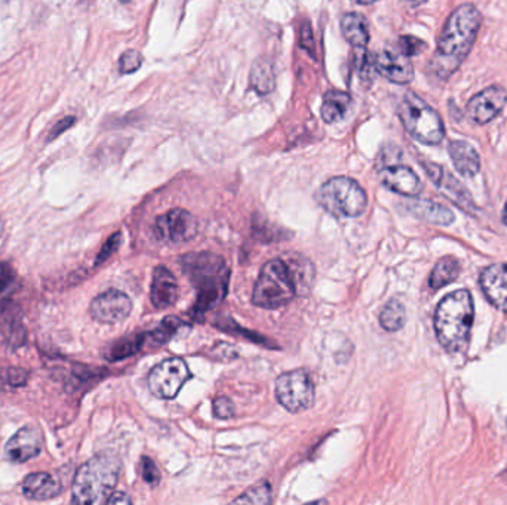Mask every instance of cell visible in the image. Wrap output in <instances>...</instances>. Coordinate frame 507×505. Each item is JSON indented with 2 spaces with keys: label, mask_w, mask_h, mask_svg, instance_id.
<instances>
[{
  "label": "cell",
  "mask_w": 507,
  "mask_h": 505,
  "mask_svg": "<svg viewBox=\"0 0 507 505\" xmlns=\"http://www.w3.org/2000/svg\"><path fill=\"white\" fill-rule=\"evenodd\" d=\"M481 25L482 16L473 5H462L451 14L431 61V72L438 79L447 81L463 64L475 44Z\"/></svg>",
  "instance_id": "6da1fadb"
},
{
  "label": "cell",
  "mask_w": 507,
  "mask_h": 505,
  "mask_svg": "<svg viewBox=\"0 0 507 505\" xmlns=\"http://www.w3.org/2000/svg\"><path fill=\"white\" fill-rule=\"evenodd\" d=\"M473 325V300L466 289L448 293L439 302L435 331L439 344L450 353H462L469 345Z\"/></svg>",
  "instance_id": "7a4b0ae2"
},
{
  "label": "cell",
  "mask_w": 507,
  "mask_h": 505,
  "mask_svg": "<svg viewBox=\"0 0 507 505\" xmlns=\"http://www.w3.org/2000/svg\"><path fill=\"white\" fill-rule=\"evenodd\" d=\"M182 265L196 288L197 309L208 312L225 297L230 273L222 257L211 252L187 253Z\"/></svg>",
  "instance_id": "3957f363"
},
{
  "label": "cell",
  "mask_w": 507,
  "mask_h": 505,
  "mask_svg": "<svg viewBox=\"0 0 507 505\" xmlns=\"http://www.w3.org/2000/svg\"><path fill=\"white\" fill-rule=\"evenodd\" d=\"M121 461L112 453H100L77 470L72 488L73 504H104L116 488Z\"/></svg>",
  "instance_id": "277c9868"
},
{
  "label": "cell",
  "mask_w": 507,
  "mask_h": 505,
  "mask_svg": "<svg viewBox=\"0 0 507 505\" xmlns=\"http://www.w3.org/2000/svg\"><path fill=\"white\" fill-rule=\"evenodd\" d=\"M297 292L294 277L285 261L274 258L263 265L254 286L253 304L260 309L276 310L288 304Z\"/></svg>",
  "instance_id": "5b68a950"
},
{
  "label": "cell",
  "mask_w": 507,
  "mask_h": 505,
  "mask_svg": "<svg viewBox=\"0 0 507 505\" xmlns=\"http://www.w3.org/2000/svg\"><path fill=\"white\" fill-rule=\"evenodd\" d=\"M399 119L403 128L422 144L436 145L445 137L443 122L439 113L432 109L417 94L407 93L399 103Z\"/></svg>",
  "instance_id": "8992f818"
},
{
  "label": "cell",
  "mask_w": 507,
  "mask_h": 505,
  "mask_svg": "<svg viewBox=\"0 0 507 505\" xmlns=\"http://www.w3.org/2000/svg\"><path fill=\"white\" fill-rule=\"evenodd\" d=\"M318 202L326 213L337 218H356L365 213L368 197L358 181L335 177L319 189Z\"/></svg>",
  "instance_id": "52a82bcc"
},
{
  "label": "cell",
  "mask_w": 507,
  "mask_h": 505,
  "mask_svg": "<svg viewBox=\"0 0 507 505\" xmlns=\"http://www.w3.org/2000/svg\"><path fill=\"white\" fill-rule=\"evenodd\" d=\"M276 397L288 412L310 410L314 403V385L309 373L303 369L282 373L276 380Z\"/></svg>",
  "instance_id": "ba28073f"
},
{
  "label": "cell",
  "mask_w": 507,
  "mask_h": 505,
  "mask_svg": "<svg viewBox=\"0 0 507 505\" xmlns=\"http://www.w3.org/2000/svg\"><path fill=\"white\" fill-rule=\"evenodd\" d=\"M192 378L189 366L180 357H171L150 371L147 385L154 396L171 401Z\"/></svg>",
  "instance_id": "9c48e42d"
},
{
  "label": "cell",
  "mask_w": 507,
  "mask_h": 505,
  "mask_svg": "<svg viewBox=\"0 0 507 505\" xmlns=\"http://www.w3.org/2000/svg\"><path fill=\"white\" fill-rule=\"evenodd\" d=\"M157 241L166 245H182L197 234V220L185 209H171L157 217L154 224Z\"/></svg>",
  "instance_id": "30bf717a"
},
{
  "label": "cell",
  "mask_w": 507,
  "mask_h": 505,
  "mask_svg": "<svg viewBox=\"0 0 507 505\" xmlns=\"http://www.w3.org/2000/svg\"><path fill=\"white\" fill-rule=\"evenodd\" d=\"M133 312V300L122 291L110 289L94 298L89 307V313L105 325H114L128 319Z\"/></svg>",
  "instance_id": "8fae6325"
},
{
  "label": "cell",
  "mask_w": 507,
  "mask_h": 505,
  "mask_svg": "<svg viewBox=\"0 0 507 505\" xmlns=\"http://www.w3.org/2000/svg\"><path fill=\"white\" fill-rule=\"evenodd\" d=\"M507 104V91L503 86L492 84L476 94L467 103V114L478 124H490L503 112Z\"/></svg>",
  "instance_id": "7c38bea8"
},
{
  "label": "cell",
  "mask_w": 507,
  "mask_h": 505,
  "mask_svg": "<svg viewBox=\"0 0 507 505\" xmlns=\"http://www.w3.org/2000/svg\"><path fill=\"white\" fill-rule=\"evenodd\" d=\"M42 450H44V434L41 430L33 425H25L18 430L5 446L6 458L16 464L36 458Z\"/></svg>",
  "instance_id": "4fadbf2b"
},
{
  "label": "cell",
  "mask_w": 507,
  "mask_h": 505,
  "mask_svg": "<svg viewBox=\"0 0 507 505\" xmlns=\"http://www.w3.org/2000/svg\"><path fill=\"white\" fill-rule=\"evenodd\" d=\"M375 69L386 77L387 81L398 84H410L414 79V67L411 64L410 56L403 55L396 49H383L374 55Z\"/></svg>",
  "instance_id": "5bb4252c"
},
{
  "label": "cell",
  "mask_w": 507,
  "mask_h": 505,
  "mask_svg": "<svg viewBox=\"0 0 507 505\" xmlns=\"http://www.w3.org/2000/svg\"><path fill=\"white\" fill-rule=\"evenodd\" d=\"M380 181L386 189L398 193L401 196H419L422 190V183L419 175L403 164L384 166L379 173Z\"/></svg>",
  "instance_id": "9a60e30c"
},
{
  "label": "cell",
  "mask_w": 507,
  "mask_h": 505,
  "mask_svg": "<svg viewBox=\"0 0 507 505\" xmlns=\"http://www.w3.org/2000/svg\"><path fill=\"white\" fill-rule=\"evenodd\" d=\"M422 168L429 178L435 183L436 187L442 190L460 208H463L464 211L475 209V203L472 201L467 190L451 173H445V169L441 164L433 163V162H422Z\"/></svg>",
  "instance_id": "2e32d148"
},
{
  "label": "cell",
  "mask_w": 507,
  "mask_h": 505,
  "mask_svg": "<svg viewBox=\"0 0 507 505\" xmlns=\"http://www.w3.org/2000/svg\"><path fill=\"white\" fill-rule=\"evenodd\" d=\"M481 288L494 307L507 312V264H492L483 270Z\"/></svg>",
  "instance_id": "e0dca14e"
},
{
  "label": "cell",
  "mask_w": 507,
  "mask_h": 505,
  "mask_svg": "<svg viewBox=\"0 0 507 505\" xmlns=\"http://www.w3.org/2000/svg\"><path fill=\"white\" fill-rule=\"evenodd\" d=\"M180 295V286L177 279L165 265H159L154 269V282H152V302L156 309H168L175 304Z\"/></svg>",
  "instance_id": "ac0fdd59"
},
{
  "label": "cell",
  "mask_w": 507,
  "mask_h": 505,
  "mask_svg": "<svg viewBox=\"0 0 507 505\" xmlns=\"http://www.w3.org/2000/svg\"><path fill=\"white\" fill-rule=\"evenodd\" d=\"M21 490L28 500L45 501V500L58 497L63 490V486L58 479L54 478L53 474L41 471V473L28 474L23 481Z\"/></svg>",
  "instance_id": "d6986e66"
},
{
  "label": "cell",
  "mask_w": 507,
  "mask_h": 505,
  "mask_svg": "<svg viewBox=\"0 0 507 505\" xmlns=\"http://www.w3.org/2000/svg\"><path fill=\"white\" fill-rule=\"evenodd\" d=\"M448 152H450L451 161L457 169V173H462L463 177H475L479 173L481 159H479L475 147L469 144L467 141H451Z\"/></svg>",
  "instance_id": "ffe728a7"
},
{
  "label": "cell",
  "mask_w": 507,
  "mask_h": 505,
  "mask_svg": "<svg viewBox=\"0 0 507 505\" xmlns=\"http://www.w3.org/2000/svg\"><path fill=\"white\" fill-rule=\"evenodd\" d=\"M407 209L415 217L432 223V224L450 225L454 221L452 211L436 202L414 199V201L408 202Z\"/></svg>",
  "instance_id": "44dd1931"
},
{
  "label": "cell",
  "mask_w": 507,
  "mask_h": 505,
  "mask_svg": "<svg viewBox=\"0 0 507 505\" xmlns=\"http://www.w3.org/2000/svg\"><path fill=\"white\" fill-rule=\"evenodd\" d=\"M352 104H353V101L347 93H343V91L326 93L323 104V121L334 124V122L346 119L347 114L351 112Z\"/></svg>",
  "instance_id": "7402d4cb"
},
{
  "label": "cell",
  "mask_w": 507,
  "mask_h": 505,
  "mask_svg": "<svg viewBox=\"0 0 507 505\" xmlns=\"http://www.w3.org/2000/svg\"><path fill=\"white\" fill-rule=\"evenodd\" d=\"M342 33L353 48H366L370 44V30L365 18L359 14H346L342 18Z\"/></svg>",
  "instance_id": "603a6c76"
},
{
  "label": "cell",
  "mask_w": 507,
  "mask_h": 505,
  "mask_svg": "<svg viewBox=\"0 0 507 505\" xmlns=\"http://www.w3.org/2000/svg\"><path fill=\"white\" fill-rule=\"evenodd\" d=\"M462 267L459 261L452 257H443L438 261L435 269L432 270L431 277H429V285L433 291L450 285L452 282L457 281L460 276Z\"/></svg>",
  "instance_id": "cb8c5ba5"
},
{
  "label": "cell",
  "mask_w": 507,
  "mask_h": 505,
  "mask_svg": "<svg viewBox=\"0 0 507 505\" xmlns=\"http://www.w3.org/2000/svg\"><path fill=\"white\" fill-rule=\"evenodd\" d=\"M405 321H407L405 307L398 300L389 301L380 313V325L389 332H396L399 329H403Z\"/></svg>",
  "instance_id": "d4e9b609"
},
{
  "label": "cell",
  "mask_w": 507,
  "mask_h": 505,
  "mask_svg": "<svg viewBox=\"0 0 507 505\" xmlns=\"http://www.w3.org/2000/svg\"><path fill=\"white\" fill-rule=\"evenodd\" d=\"M274 72L273 65L269 61H258L254 65L253 74H251V84L253 88L262 95L272 93L274 89Z\"/></svg>",
  "instance_id": "484cf974"
},
{
  "label": "cell",
  "mask_w": 507,
  "mask_h": 505,
  "mask_svg": "<svg viewBox=\"0 0 507 505\" xmlns=\"http://www.w3.org/2000/svg\"><path fill=\"white\" fill-rule=\"evenodd\" d=\"M354 67L363 82L374 81L375 72H377L374 55H371L366 48H354Z\"/></svg>",
  "instance_id": "4316f807"
},
{
  "label": "cell",
  "mask_w": 507,
  "mask_h": 505,
  "mask_svg": "<svg viewBox=\"0 0 507 505\" xmlns=\"http://www.w3.org/2000/svg\"><path fill=\"white\" fill-rule=\"evenodd\" d=\"M234 502H242V504H270L272 502V490L267 481H263L260 485L255 486L253 490L244 493L242 497L236 498Z\"/></svg>",
  "instance_id": "83f0119b"
},
{
  "label": "cell",
  "mask_w": 507,
  "mask_h": 505,
  "mask_svg": "<svg viewBox=\"0 0 507 505\" xmlns=\"http://www.w3.org/2000/svg\"><path fill=\"white\" fill-rule=\"evenodd\" d=\"M141 344H143V340L140 338H126L124 342H117L112 350H110L109 359L110 361H121V359H125V357L131 356V354L137 353L140 350Z\"/></svg>",
  "instance_id": "f1b7e54d"
},
{
  "label": "cell",
  "mask_w": 507,
  "mask_h": 505,
  "mask_svg": "<svg viewBox=\"0 0 507 505\" xmlns=\"http://www.w3.org/2000/svg\"><path fill=\"white\" fill-rule=\"evenodd\" d=\"M143 64V55L135 49H129L126 53L122 54L119 60V72L122 74H131L137 72Z\"/></svg>",
  "instance_id": "f546056e"
},
{
  "label": "cell",
  "mask_w": 507,
  "mask_h": 505,
  "mask_svg": "<svg viewBox=\"0 0 507 505\" xmlns=\"http://www.w3.org/2000/svg\"><path fill=\"white\" fill-rule=\"evenodd\" d=\"M214 415L220 418V420H229V418L234 417V403L229 397L222 396L214 399L213 403Z\"/></svg>",
  "instance_id": "4dcf8cb0"
},
{
  "label": "cell",
  "mask_w": 507,
  "mask_h": 505,
  "mask_svg": "<svg viewBox=\"0 0 507 505\" xmlns=\"http://www.w3.org/2000/svg\"><path fill=\"white\" fill-rule=\"evenodd\" d=\"M399 46H401L399 51H401L403 55L414 56L422 53V49L426 48V44H424L422 39H419V37L403 36L401 37V41H399Z\"/></svg>",
  "instance_id": "1f68e13d"
},
{
  "label": "cell",
  "mask_w": 507,
  "mask_h": 505,
  "mask_svg": "<svg viewBox=\"0 0 507 505\" xmlns=\"http://www.w3.org/2000/svg\"><path fill=\"white\" fill-rule=\"evenodd\" d=\"M143 478L149 485H156L161 480V474L157 471L156 465L150 458H143Z\"/></svg>",
  "instance_id": "d6a6232c"
},
{
  "label": "cell",
  "mask_w": 507,
  "mask_h": 505,
  "mask_svg": "<svg viewBox=\"0 0 507 505\" xmlns=\"http://www.w3.org/2000/svg\"><path fill=\"white\" fill-rule=\"evenodd\" d=\"M75 124H76V117L75 116H67L56 122V124H54V128L51 129V133H49L48 141H53L55 140L56 137H60L67 129L72 128Z\"/></svg>",
  "instance_id": "836d02e7"
},
{
  "label": "cell",
  "mask_w": 507,
  "mask_h": 505,
  "mask_svg": "<svg viewBox=\"0 0 507 505\" xmlns=\"http://www.w3.org/2000/svg\"><path fill=\"white\" fill-rule=\"evenodd\" d=\"M5 378H6V381L11 387L18 389V387H23L27 382L28 375L23 369H8Z\"/></svg>",
  "instance_id": "e575fe53"
},
{
  "label": "cell",
  "mask_w": 507,
  "mask_h": 505,
  "mask_svg": "<svg viewBox=\"0 0 507 505\" xmlns=\"http://www.w3.org/2000/svg\"><path fill=\"white\" fill-rule=\"evenodd\" d=\"M14 277H15V273H14L11 265L6 264V262L0 264V295L11 286Z\"/></svg>",
  "instance_id": "d590c367"
},
{
  "label": "cell",
  "mask_w": 507,
  "mask_h": 505,
  "mask_svg": "<svg viewBox=\"0 0 507 505\" xmlns=\"http://www.w3.org/2000/svg\"><path fill=\"white\" fill-rule=\"evenodd\" d=\"M119 242H121V233H116L114 236L110 237L109 242L105 243L104 248H103L100 255H98L97 264H101L103 261L107 260L116 251Z\"/></svg>",
  "instance_id": "8d00e7d4"
},
{
  "label": "cell",
  "mask_w": 507,
  "mask_h": 505,
  "mask_svg": "<svg viewBox=\"0 0 507 505\" xmlns=\"http://www.w3.org/2000/svg\"><path fill=\"white\" fill-rule=\"evenodd\" d=\"M133 500L125 492H113L105 504H131Z\"/></svg>",
  "instance_id": "74e56055"
},
{
  "label": "cell",
  "mask_w": 507,
  "mask_h": 505,
  "mask_svg": "<svg viewBox=\"0 0 507 505\" xmlns=\"http://www.w3.org/2000/svg\"><path fill=\"white\" fill-rule=\"evenodd\" d=\"M411 6H420V5L426 4L427 0H407Z\"/></svg>",
  "instance_id": "f35d334b"
},
{
  "label": "cell",
  "mask_w": 507,
  "mask_h": 505,
  "mask_svg": "<svg viewBox=\"0 0 507 505\" xmlns=\"http://www.w3.org/2000/svg\"><path fill=\"white\" fill-rule=\"evenodd\" d=\"M353 2L359 5H373L375 4V2H379V0H353Z\"/></svg>",
  "instance_id": "ab89813d"
},
{
  "label": "cell",
  "mask_w": 507,
  "mask_h": 505,
  "mask_svg": "<svg viewBox=\"0 0 507 505\" xmlns=\"http://www.w3.org/2000/svg\"><path fill=\"white\" fill-rule=\"evenodd\" d=\"M502 220H503L504 224L507 225V201L506 203H504L503 215H502Z\"/></svg>",
  "instance_id": "60d3db41"
},
{
  "label": "cell",
  "mask_w": 507,
  "mask_h": 505,
  "mask_svg": "<svg viewBox=\"0 0 507 505\" xmlns=\"http://www.w3.org/2000/svg\"><path fill=\"white\" fill-rule=\"evenodd\" d=\"M4 221H2V218H0V236H2V233H4Z\"/></svg>",
  "instance_id": "b9f144b4"
},
{
  "label": "cell",
  "mask_w": 507,
  "mask_h": 505,
  "mask_svg": "<svg viewBox=\"0 0 507 505\" xmlns=\"http://www.w3.org/2000/svg\"><path fill=\"white\" fill-rule=\"evenodd\" d=\"M122 4H129V2H131V0H121Z\"/></svg>",
  "instance_id": "7bdbcfd3"
}]
</instances>
